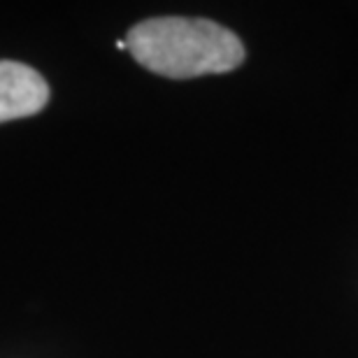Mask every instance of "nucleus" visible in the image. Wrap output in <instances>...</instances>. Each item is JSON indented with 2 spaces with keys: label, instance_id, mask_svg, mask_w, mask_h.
Returning <instances> with one entry per match:
<instances>
[{
  "label": "nucleus",
  "instance_id": "obj_1",
  "mask_svg": "<svg viewBox=\"0 0 358 358\" xmlns=\"http://www.w3.org/2000/svg\"><path fill=\"white\" fill-rule=\"evenodd\" d=\"M126 47L142 68L170 80L231 73L245 61L238 35L207 19H147L128 31Z\"/></svg>",
  "mask_w": 358,
  "mask_h": 358
},
{
  "label": "nucleus",
  "instance_id": "obj_2",
  "mask_svg": "<svg viewBox=\"0 0 358 358\" xmlns=\"http://www.w3.org/2000/svg\"><path fill=\"white\" fill-rule=\"evenodd\" d=\"M49 100V87L26 63L0 61V124L38 114Z\"/></svg>",
  "mask_w": 358,
  "mask_h": 358
}]
</instances>
